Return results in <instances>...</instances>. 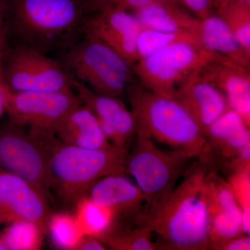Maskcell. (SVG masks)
Segmentation results:
<instances>
[{
	"label": "cell",
	"mask_w": 250,
	"mask_h": 250,
	"mask_svg": "<svg viewBox=\"0 0 250 250\" xmlns=\"http://www.w3.org/2000/svg\"><path fill=\"white\" fill-rule=\"evenodd\" d=\"M88 196L113 210L116 218L132 220L146 218L142 192L125 174H110L100 179L90 189Z\"/></svg>",
	"instance_id": "16"
},
{
	"label": "cell",
	"mask_w": 250,
	"mask_h": 250,
	"mask_svg": "<svg viewBox=\"0 0 250 250\" xmlns=\"http://www.w3.org/2000/svg\"><path fill=\"white\" fill-rule=\"evenodd\" d=\"M152 0H82L86 15L107 11H137Z\"/></svg>",
	"instance_id": "28"
},
{
	"label": "cell",
	"mask_w": 250,
	"mask_h": 250,
	"mask_svg": "<svg viewBox=\"0 0 250 250\" xmlns=\"http://www.w3.org/2000/svg\"><path fill=\"white\" fill-rule=\"evenodd\" d=\"M0 223H1V218H0Z\"/></svg>",
	"instance_id": "37"
},
{
	"label": "cell",
	"mask_w": 250,
	"mask_h": 250,
	"mask_svg": "<svg viewBox=\"0 0 250 250\" xmlns=\"http://www.w3.org/2000/svg\"><path fill=\"white\" fill-rule=\"evenodd\" d=\"M47 230L56 248L63 250H76L84 236L75 215L65 213L50 214Z\"/></svg>",
	"instance_id": "26"
},
{
	"label": "cell",
	"mask_w": 250,
	"mask_h": 250,
	"mask_svg": "<svg viewBox=\"0 0 250 250\" xmlns=\"http://www.w3.org/2000/svg\"><path fill=\"white\" fill-rule=\"evenodd\" d=\"M200 46L243 66L250 67V53L242 47L218 15H208L199 21L196 30Z\"/></svg>",
	"instance_id": "20"
},
{
	"label": "cell",
	"mask_w": 250,
	"mask_h": 250,
	"mask_svg": "<svg viewBox=\"0 0 250 250\" xmlns=\"http://www.w3.org/2000/svg\"><path fill=\"white\" fill-rule=\"evenodd\" d=\"M6 45V39L0 42V118L4 114L5 109H6V88L4 83H3L1 75V55H2L3 50H4Z\"/></svg>",
	"instance_id": "34"
},
{
	"label": "cell",
	"mask_w": 250,
	"mask_h": 250,
	"mask_svg": "<svg viewBox=\"0 0 250 250\" xmlns=\"http://www.w3.org/2000/svg\"><path fill=\"white\" fill-rule=\"evenodd\" d=\"M212 0H182L184 4L196 16L197 19L201 20L209 14Z\"/></svg>",
	"instance_id": "31"
},
{
	"label": "cell",
	"mask_w": 250,
	"mask_h": 250,
	"mask_svg": "<svg viewBox=\"0 0 250 250\" xmlns=\"http://www.w3.org/2000/svg\"><path fill=\"white\" fill-rule=\"evenodd\" d=\"M72 85L81 103L96 116L108 142L129 151L136 136V122L123 102L117 97L95 93L73 78Z\"/></svg>",
	"instance_id": "12"
},
{
	"label": "cell",
	"mask_w": 250,
	"mask_h": 250,
	"mask_svg": "<svg viewBox=\"0 0 250 250\" xmlns=\"http://www.w3.org/2000/svg\"><path fill=\"white\" fill-rule=\"evenodd\" d=\"M208 153L199 157L147 220L159 250H210L207 177Z\"/></svg>",
	"instance_id": "1"
},
{
	"label": "cell",
	"mask_w": 250,
	"mask_h": 250,
	"mask_svg": "<svg viewBox=\"0 0 250 250\" xmlns=\"http://www.w3.org/2000/svg\"><path fill=\"white\" fill-rule=\"evenodd\" d=\"M215 250H250V238L249 235L243 234L235 237L215 246Z\"/></svg>",
	"instance_id": "30"
},
{
	"label": "cell",
	"mask_w": 250,
	"mask_h": 250,
	"mask_svg": "<svg viewBox=\"0 0 250 250\" xmlns=\"http://www.w3.org/2000/svg\"><path fill=\"white\" fill-rule=\"evenodd\" d=\"M205 136L207 147L215 151L225 164L250 146L249 125L231 108L210 125Z\"/></svg>",
	"instance_id": "18"
},
{
	"label": "cell",
	"mask_w": 250,
	"mask_h": 250,
	"mask_svg": "<svg viewBox=\"0 0 250 250\" xmlns=\"http://www.w3.org/2000/svg\"><path fill=\"white\" fill-rule=\"evenodd\" d=\"M0 250H5L4 246H3L2 243H1V240H0Z\"/></svg>",
	"instance_id": "36"
},
{
	"label": "cell",
	"mask_w": 250,
	"mask_h": 250,
	"mask_svg": "<svg viewBox=\"0 0 250 250\" xmlns=\"http://www.w3.org/2000/svg\"><path fill=\"white\" fill-rule=\"evenodd\" d=\"M250 69L217 55L200 71V76L225 95L229 108L250 125Z\"/></svg>",
	"instance_id": "15"
},
{
	"label": "cell",
	"mask_w": 250,
	"mask_h": 250,
	"mask_svg": "<svg viewBox=\"0 0 250 250\" xmlns=\"http://www.w3.org/2000/svg\"><path fill=\"white\" fill-rule=\"evenodd\" d=\"M53 135L9 118L0 123V170L25 179L49 198V145Z\"/></svg>",
	"instance_id": "7"
},
{
	"label": "cell",
	"mask_w": 250,
	"mask_h": 250,
	"mask_svg": "<svg viewBox=\"0 0 250 250\" xmlns=\"http://www.w3.org/2000/svg\"><path fill=\"white\" fill-rule=\"evenodd\" d=\"M45 231L34 222L18 220L9 223L0 235V240L5 250H40Z\"/></svg>",
	"instance_id": "24"
},
{
	"label": "cell",
	"mask_w": 250,
	"mask_h": 250,
	"mask_svg": "<svg viewBox=\"0 0 250 250\" xmlns=\"http://www.w3.org/2000/svg\"><path fill=\"white\" fill-rule=\"evenodd\" d=\"M7 16L6 0H0V42L7 38Z\"/></svg>",
	"instance_id": "33"
},
{
	"label": "cell",
	"mask_w": 250,
	"mask_h": 250,
	"mask_svg": "<svg viewBox=\"0 0 250 250\" xmlns=\"http://www.w3.org/2000/svg\"><path fill=\"white\" fill-rule=\"evenodd\" d=\"M216 56L196 44L179 42L140 59L133 70L143 87L174 98L179 88Z\"/></svg>",
	"instance_id": "8"
},
{
	"label": "cell",
	"mask_w": 250,
	"mask_h": 250,
	"mask_svg": "<svg viewBox=\"0 0 250 250\" xmlns=\"http://www.w3.org/2000/svg\"><path fill=\"white\" fill-rule=\"evenodd\" d=\"M210 250L223 242L244 234L241 213L228 182L211 167L207 177Z\"/></svg>",
	"instance_id": "14"
},
{
	"label": "cell",
	"mask_w": 250,
	"mask_h": 250,
	"mask_svg": "<svg viewBox=\"0 0 250 250\" xmlns=\"http://www.w3.org/2000/svg\"><path fill=\"white\" fill-rule=\"evenodd\" d=\"M127 90L136 134L194 158L207 152L205 134L177 99L154 93L142 85L131 84Z\"/></svg>",
	"instance_id": "3"
},
{
	"label": "cell",
	"mask_w": 250,
	"mask_h": 250,
	"mask_svg": "<svg viewBox=\"0 0 250 250\" xmlns=\"http://www.w3.org/2000/svg\"><path fill=\"white\" fill-rule=\"evenodd\" d=\"M48 197L34 184L16 174L0 170L1 223L27 220L47 231L50 215Z\"/></svg>",
	"instance_id": "11"
},
{
	"label": "cell",
	"mask_w": 250,
	"mask_h": 250,
	"mask_svg": "<svg viewBox=\"0 0 250 250\" xmlns=\"http://www.w3.org/2000/svg\"><path fill=\"white\" fill-rule=\"evenodd\" d=\"M75 206V218L85 236L100 238L109 231L116 221L113 210L93 201L88 195L80 199Z\"/></svg>",
	"instance_id": "23"
},
{
	"label": "cell",
	"mask_w": 250,
	"mask_h": 250,
	"mask_svg": "<svg viewBox=\"0 0 250 250\" xmlns=\"http://www.w3.org/2000/svg\"><path fill=\"white\" fill-rule=\"evenodd\" d=\"M143 27L129 11H107L87 15L82 34L96 38L131 65L139 60L138 38Z\"/></svg>",
	"instance_id": "13"
},
{
	"label": "cell",
	"mask_w": 250,
	"mask_h": 250,
	"mask_svg": "<svg viewBox=\"0 0 250 250\" xmlns=\"http://www.w3.org/2000/svg\"><path fill=\"white\" fill-rule=\"evenodd\" d=\"M247 52L250 53V5L236 2L225 5L218 15Z\"/></svg>",
	"instance_id": "27"
},
{
	"label": "cell",
	"mask_w": 250,
	"mask_h": 250,
	"mask_svg": "<svg viewBox=\"0 0 250 250\" xmlns=\"http://www.w3.org/2000/svg\"><path fill=\"white\" fill-rule=\"evenodd\" d=\"M106 248L115 250H159L157 242L146 221L115 222L107 233L100 238Z\"/></svg>",
	"instance_id": "22"
},
{
	"label": "cell",
	"mask_w": 250,
	"mask_h": 250,
	"mask_svg": "<svg viewBox=\"0 0 250 250\" xmlns=\"http://www.w3.org/2000/svg\"><path fill=\"white\" fill-rule=\"evenodd\" d=\"M128 152L114 146L103 149L77 147L61 142L54 134L49 156L52 190L65 205H75L100 179L126 173Z\"/></svg>",
	"instance_id": "4"
},
{
	"label": "cell",
	"mask_w": 250,
	"mask_h": 250,
	"mask_svg": "<svg viewBox=\"0 0 250 250\" xmlns=\"http://www.w3.org/2000/svg\"><path fill=\"white\" fill-rule=\"evenodd\" d=\"M107 249L98 237L83 236L77 247L76 250H105Z\"/></svg>",
	"instance_id": "32"
},
{
	"label": "cell",
	"mask_w": 250,
	"mask_h": 250,
	"mask_svg": "<svg viewBox=\"0 0 250 250\" xmlns=\"http://www.w3.org/2000/svg\"><path fill=\"white\" fill-rule=\"evenodd\" d=\"M134 14L143 27L154 30L195 33L200 21L180 10L153 0Z\"/></svg>",
	"instance_id": "21"
},
{
	"label": "cell",
	"mask_w": 250,
	"mask_h": 250,
	"mask_svg": "<svg viewBox=\"0 0 250 250\" xmlns=\"http://www.w3.org/2000/svg\"><path fill=\"white\" fill-rule=\"evenodd\" d=\"M1 59V75L11 92L66 91L73 89L72 77L62 62L45 52L16 44L6 48Z\"/></svg>",
	"instance_id": "9"
},
{
	"label": "cell",
	"mask_w": 250,
	"mask_h": 250,
	"mask_svg": "<svg viewBox=\"0 0 250 250\" xmlns=\"http://www.w3.org/2000/svg\"><path fill=\"white\" fill-rule=\"evenodd\" d=\"M53 134L61 142L77 147L103 149L113 146L104 134L96 116L82 103L67 114Z\"/></svg>",
	"instance_id": "19"
},
{
	"label": "cell",
	"mask_w": 250,
	"mask_h": 250,
	"mask_svg": "<svg viewBox=\"0 0 250 250\" xmlns=\"http://www.w3.org/2000/svg\"><path fill=\"white\" fill-rule=\"evenodd\" d=\"M8 32L18 43L47 54L67 48L82 34V0H6Z\"/></svg>",
	"instance_id": "2"
},
{
	"label": "cell",
	"mask_w": 250,
	"mask_h": 250,
	"mask_svg": "<svg viewBox=\"0 0 250 250\" xmlns=\"http://www.w3.org/2000/svg\"><path fill=\"white\" fill-rule=\"evenodd\" d=\"M250 170L233 171L227 181L241 210H250Z\"/></svg>",
	"instance_id": "29"
},
{
	"label": "cell",
	"mask_w": 250,
	"mask_h": 250,
	"mask_svg": "<svg viewBox=\"0 0 250 250\" xmlns=\"http://www.w3.org/2000/svg\"><path fill=\"white\" fill-rule=\"evenodd\" d=\"M82 35L64 49L62 65L95 93L120 98L132 84V65L96 38Z\"/></svg>",
	"instance_id": "6"
},
{
	"label": "cell",
	"mask_w": 250,
	"mask_h": 250,
	"mask_svg": "<svg viewBox=\"0 0 250 250\" xmlns=\"http://www.w3.org/2000/svg\"><path fill=\"white\" fill-rule=\"evenodd\" d=\"M179 42L200 45L195 32L159 31L143 27L137 41L139 60L159 49Z\"/></svg>",
	"instance_id": "25"
},
{
	"label": "cell",
	"mask_w": 250,
	"mask_h": 250,
	"mask_svg": "<svg viewBox=\"0 0 250 250\" xmlns=\"http://www.w3.org/2000/svg\"><path fill=\"white\" fill-rule=\"evenodd\" d=\"M250 0H236V2L241 3V4H245L250 5Z\"/></svg>",
	"instance_id": "35"
},
{
	"label": "cell",
	"mask_w": 250,
	"mask_h": 250,
	"mask_svg": "<svg viewBox=\"0 0 250 250\" xmlns=\"http://www.w3.org/2000/svg\"><path fill=\"white\" fill-rule=\"evenodd\" d=\"M195 159L198 158L175 149L164 150L152 140L136 134L126 157V172L142 192L147 221L191 168Z\"/></svg>",
	"instance_id": "5"
},
{
	"label": "cell",
	"mask_w": 250,
	"mask_h": 250,
	"mask_svg": "<svg viewBox=\"0 0 250 250\" xmlns=\"http://www.w3.org/2000/svg\"><path fill=\"white\" fill-rule=\"evenodd\" d=\"M174 98L187 108L204 134L229 109L224 94L200 74L187 81L177 90Z\"/></svg>",
	"instance_id": "17"
},
{
	"label": "cell",
	"mask_w": 250,
	"mask_h": 250,
	"mask_svg": "<svg viewBox=\"0 0 250 250\" xmlns=\"http://www.w3.org/2000/svg\"><path fill=\"white\" fill-rule=\"evenodd\" d=\"M80 104L74 90L16 93L6 89L5 113L17 124L53 134L67 114Z\"/></svg>",
	"instance_id": "10"
}]
</instances>
